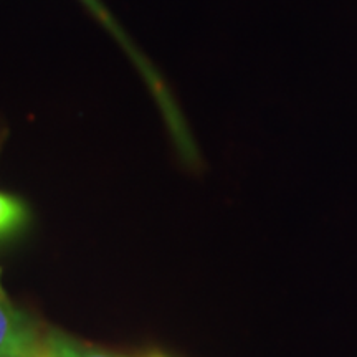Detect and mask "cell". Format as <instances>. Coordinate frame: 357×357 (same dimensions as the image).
<instances>
[{
  "label": "cell",
  "mask_w": 357,
  "mask_h": 357,
  "mask_svg": "<svg viewBox=\"0 0 357 357\" xmlns=\"http://www.w3.org/2000/svg\"><path fill=\"white\" fill-rule=\"evenodd\" d=\"M0 357H37V341L29 323L0 293Z\"/></svg>",
  "instance_id": "6da1fadb"
},
{
  "label": "cell",
  "mask_w": 357,
  "mask_h": 357,
  "mask_svg": "<svg viewBox=\"0 0 357 357\" xmlns=\"http://www.w3.org/2000/svg\"><path fill=\"white\" fill-rule=\"evenodd\" d=\"M48 357H113L98 352L89 347L79 346L63 336H52L48 339Z\"/></svg>",
  "instance_id": "7a4b0ae2"
},
{
  "label": "cell",
  "mask_w": 357,
  "mask_h": 357,
  "mask_svg": "<svg viewBox=\"0 0 357 357\" xmlns=\"http://www.w3.org/2000/svg\"><path fill=\"white\" fill-rule=\"evenodd\" d=\"M25 218V211L19 200L0 192V235L19 227Z\"/></svg>",
  "instance_id": "3957f363"
},
{
  "label": "cell",
  "mask_w": 357,
  "mask_h": 357,
  "mask_svg": "<svg viewBox=\"0 0 357 357\" xmlns=\"http://www.w3.org/2000/svg\"><path fill=\"white\" fill-rule=\"evenodd\" d=\"M83 2H84V3H88V7H89V8H91V10H93V12H95V13H96V15H98V17H100V19H101L102 22H105V24H106V25H108V26H109V29H111V30H113V32H114L116 35H118V33H119V30H118V29H116V26H114V24H113V22H111V20H109L108 13H106V10H105V8H102V7L100 6V3H98V0H83Z\"/></svg>",
  "instance_id": "277c9868"
}]
</instances>
